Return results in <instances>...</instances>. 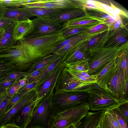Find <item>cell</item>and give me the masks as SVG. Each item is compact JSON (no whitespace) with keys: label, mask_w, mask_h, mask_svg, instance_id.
<instances>
[{"label":"cell","mask_w":128,"mask_h":128,"mask_svg":"<svg viewBox=\"0 0 128 128\" xmlns=\"http://www.w3.org/2000/svg\"><path fill=\"white\" fill-rule=\"evenodd\" d=\"M128 42L121 46L102 47L90 50L88 73L94 75L100 72L128 48L126 46Z\"/></svg>","instance_id":"cell-2"},{"label":"cell","mask_w":128,"mask_h":128,"mask_svg":"<svg viewBox=\"0 0 128 128\" xmlns=\"http://www.w3.org/2000/svg\"><path fill=\"white\" fill-rule=\"evenodd\" d=\"M68 69L72 75L78 80L87 83H96V76L95 75H90L87 72H77Z\"/></svg>","instance_id":"cell-28"},{"label":"cell","mask_w":128,"mask_h":128,"mask_svg":"<svg viewBox=\"0 0 128 128\" xmlns=\"http://www.w3.org/2000/svg\"><path fill=\"white\" fill-rule=\"evenodd\" d=\"M6 8L0 4V19L4 16Z\"/></svg>","instance_id":"cell-50"},{"label":"cell","mask_w":128,"mask_h":128,"mask_svg":"<svg viewBox=\"0 0 128 128\" xmlns=\"http://www.w3.org/2000/svg\"><path fill=\"white\" fill-rule=\"evenodd\" d=\"M32 21L30 19L27 20L15 22L13 30V36L14 41L22 40L30 30Z\"/></svg>","instance_id":"cell-20"},{"label":"cell","mask_w":128,"mask_h":128,"mask_svg":"<svg viewBox=\"0 0 128 128\" xmlns=\"http://www.w3.org/2000/svg\"><path fill=\"white\" fill-rule=\"evenodd\" d=\"M100 128H115L109 120L105 112L100 122Z\"/></svg>","instance_id":"cell-41"},{"label":"cell","mask_w":128,"mask_h":128,"mask_svg":"<svg viewBox=\"0 0 128 128\" xmlns=\"http://www.w3.org/2000/svg\"><path fill=\"white\" fill-rule=\"evenodd\" d=\"M89 110L88 103L85 102L55 111L53 116L50 127L64 128L77 124L85 116Z\"/></svg>","instance_id":"cell-3"},{"label":"cell","mask_w":128,"mask_h":128,"mask_svg":"<svg viewBox=\"0 0 128 128\" xmlns=\"http://www.w3.org/2000/svg\"><path fill=\"white\" fill-rule=\"evenodd\" d=\"M22 8L34 16H36L38 17H50L61 11L56 10L39 7H22Z\"/></svg>","instance_id":"cell-23"},{"label":"cell","mask_w":128,"mask_h":128,"mask_svg":"<svg viewBox=\"0 0 128 128\" xmlns=\"http://www.w3.org/2000/svg\"><path fill=\"white\" fill-rule=\"evenodd\" d=\"M105 110L94 112H88L80 122L81 128H97L99 127L101 120Z\"/></svg>","instance_id":"cell-17"},{"label":"cell","mask_w":128,"mask_h":128,"mask_svg":"<svg viewBox=\"0 0 128 128\" xmlns=\"http://www.w3.org/2000/svg\"><path fill=\"white\" fill-rule=\"evenodd\" d=\"M87 92L58 91L54 92L52 103L55 112L88 102Z\"/></svg>","instance_id":"cell-10"},{"label":"cell","mask_w":128,"mask_h":128,"mask_svg":"<svg viewBox=\"0 0 128 128\" xmlns=\"http://www.w3.org/2000/svg\"><path fill=\"white\" fill-rule=\"evenodd\" d=\"M107 117L115 128H122L116 119L110 114L105 111Z\"/></svg>","instance_id":"cell-44"},{"label":"cell","mask_w":128,"mask_h":128,"mask_svg":"<svg viewBox=\"0 0 128 128\" xmlns=\"http://www.w3.org/2000/svg\"><path fill=\"white\" fill-rule=\"evenodd\" d=\"M120 27L114 31L112 38L108 39L105 45V48H114L120 46L128 42V32L126 29Z\"/></svg>","instance_id":"cell-18"},{"label":"cell","mask_w":128,"mask_h":128,"mask_svg":"<svg viewBox=\"0 0 128 128\" xmlns=\"http://www.w3.org/2000/svg\"><path fill=\"white\" fill-rule=\"evenodd\" d=\"M66 38L62 31L18 42L22 45L32 66L37 61L52 54L55 48Z\"/></svg>","instance_id":"cell-1"},{"label":"cell","mask_w":128,"mask_h":128,"mask_svg":"<svg viewBox=\"0 0 128 128\" xmlns=\"http://www.w3.org/2000/svg\"><path fill=\"white\" fill-rule=\"evenodd\" d=\"M54 88L38 104L34 110L31 121L28 127L39 126L44 128H50L55 112L52 103Z\"/></svg>","instance_id":"cell-5"},{"label":"cell","mask_w":128,"mask_h":128,"mask_svg":"<svg viewBox=\"0 0 128 128\" xmlns=\"http://www.w3.org/2000/svg\"><path fill=\"white\" fill-rule=\"evenodd\" d=\"M24 77L23 78L21 79L18 80L20 88L24 86L27 83L26 78Z\"/></svg>","instance_id":"cell-49"},{"label":"cell","mask_w":128,"mask_h":128,"mask_svg":"<svg viewBox=\"0 0 128 128\" xmlns=\"http://www.w3.org/2000/svg\"><path fill=\"white\" fill-rule=\"evenodd\" d=\"M15 44L10 42L2 36L0 39V50L13 46Z\"/></svg>","instance_id":"cell-45"},{"label":"cell","mask_w":128,"mask_h":128,"mask_svg":"<svg viewBox=\"0 0 128 128\" xmlns=\"http://www.w3.org/2000/svg\"><path fill=\"white\" fill-rule=\"evenodd\" d=\"M4 94H3V95L1 96H0V101H1V100L2 99Z\"/></svg>","instance_id":"cell-57"},{"label":"cell","mask_w":128,"mask_h":128,"mask_svg":"<svg viewBox=\"0 0 128 128\" xmlns=\"http://www.w3.org/2000/svg\"><path fill=\"white\" fill-rule=\"evenodd\" d=\"M117 66L114 76L108 84L105 90L121 104L128 102V78L116 61Z\"/></svg>","instance_id":"cell-9"},{"label":"cell","mask_w":128,"mask_h":128,"mask_svg":"<svg viewBox=\"0 0 128 128\" xmlns=\"http://www.w3.org/2000/svg\"><path fill=\"white\" fill-rule=\"evenodd\" d=\"M12 20L4 17L0 19V30H3L14 23Z\"/></svg>","instance_id":"cell-42"},{"label":"cell","mask_w":128,"mask_h":128,"mask_svg":"<svg viewBox=\"0 0 128 128\" xmlns=\"http://www.w3.org/2000/svg\"><path fill=\"white\" fill-rule=\"evenodd\" d=\"M96 88L94 83L84 82L77 79L72 75L66 67L64 66L58 79L54 91L87 92Z\"/></svg>","instance_id":"cell-6"},{"label":"cell","mask_w":128,"mask_h":128,"mask_svg":"<svg viewBox=\"0 0 128 128\" xmlns=\"http://www.w3.org/2000/svg\"><path fill=\"white\" fill-rule=\"evenodd\" d=\"M26 128H44L39 126H33L27 127Z\"/></svg>","instance_id":"cell-54"},{"label":"cell","mask_w":128,"mask_h":128,"mask_svg":"<svg viewBox=\"0 0 128 128\" xmlns=\"http://www.w3.org/2000/svg\"><path fill=\"white\" fill-rule=\"evenodd\" d=\"M89 38L80 41L65 53L61 64L64 67H67L78 62L88 60L90 50H84L83 44Z\"/></svg>","instance_id":"cell-11"},{"label":"cell","mask_w":128,"mask_h":128,"mask_svg":"<svg viewBox=\"0 0 128 128\" xmlns=\"http://www.w3.org/2000/svg\"><path fill=\"white\" fill-rule=\"evenodd\" d=\"M18 42L13 46L0 50V62L13 66L14 71L25 72L32 66L22 46Z\"/></svg>","instance_id":"cell-4"},{"label":"cell","mask_w":128,"mask_h":128,"mask_svg":"<svg viewBox=\"0 0 128 128\" xmlns=\"http://www.w3.org/2000/svg\"><path fill=\"white\" fill-rule=\"evenodd\" d=\"M17 81L15 80L4 79L0 82V87L6 90L14 84Z\"/></svg>","instance_id":"cell-43"},{"label":"cell","mask_w":128,"mask_h":128,"mask_svg":"<svg viewBox=\"0 0 128 128\" xmlns=\"http://www.w3.org/2000/svg\"><path fill=\"white\" fill-rule=\"evenodd\" d=\"M88 60L78 62L66 67L72 71L88 72L89 70Z\"/></svg>","instance_id":"cell-31"},{"label":"cell","mask_w":128,"mask_h":128,"mask_svg":"<svg viewBox=\"0 0 128 128\" xmlns=\"http://www.w3.org/2000/svg\"><path fill=\"white\" fill-rule=\"evenodd\" d=\"M80 18H77L69 20L64 22L63 25L65 28L69 26H82L102 22L100 20L93 18L81 20Z\"/></svg>","instance_id":"cell-27"},{"label":"cell","mask_w":128,"mask_h":128,"mask_svg":"<svg viewBox=\"0 0 128 128\" xmlns=\"http://www.w3.org/2000/svg\"><path fill=\"white\" fill-rule=\"evenodd\" d=\"M27 74L26 72L12 71L8 72L6 74L4 79H11L18 81Z\"/></svg>","instance_id":"cell-35"},{"label":"cell","mask_w":128,"mask_h":128,"mask_svg":"<svg viewBox=\"0 0 128 128\" xmlns=\"http://www.w3.org/2000/svg\"><path fill=\"white\" fill-rule=\"evenodd\" d=\"M4 30L2 36L10 42L15 44L13 36V30L15 22Z\"/></svg>","instance_id":"cell-36"},{"label":"cell","mask_w":128,"mask_h":128,"mask_svg":"<svg viewBox=\"0 0 128 128\" xmlns=\"http://www.w3.org/2000/svg\"><path fill=\"white\" fill-rule=\"evenodd\" d=\"M38 84L39 83L37 81L27 83L24 86L20 89L18 93L22 94L27 92L36 88Z\"/></svg>","instance_id":"cell-40"},{"label":"cell","mask_w":128,"mask_h":128,"mask_svg":"<svg viewBox=\"0 0 128 128\" xmlns=\"http://www.w3.org/2000/svg\"><path fill=\"white\" fill-rule=\"evenodd\" d=\"M100 128L99 127H98V128Z\"/></svg>","instance_id":"cell-59"},{"label":"cell","mask_w":128,"mask_h":128,"mask_svg":"<svg viewBox=\"0 0 128 128\" xmlns=\"http://www.w3.org/2000/svg\"><path fill=\"white\" fill-rule=\"evenodd\" d=\"M11 98L8 97L6 92L0 102V118L3 115Z\"/></svg>","instance_id":"cell-37"},{"label":"cell","mask_w":128,"mask_h":128,"mask_svg":"<svg viewBox=\"0 0 128 128\" xmlns=\"http://www.w3.org/2000/svg\"><path fill=\"white\" fill-rule=\"evenodd\" d=\"M86 16L85 10L76 8L61 11L50 17L63 23L71 19L84 17Z\"/></svg>","instance_id":"cell-21"},{"label":"cell","mask_w":128,"mask_h":128,"mask_svg":"<svg viewBox=\"0 0 128 128\" xmlns=\"http://www.w3.org/2000/svg\"><path fill=\"white\" fill-rule=\"evenodd\" d=\"M106 111L112 114L116 119L122 128H128V120L120 112L118 106Z\"/></svg>","instance_id":"cell-29"},{"label":"cell","mask_w":128,"mask_h":128,"mask_svg":"<svg viewBox=\"0 0 128 128\" xmlns=\"http://www.w3.org/2000/svg\"><path fill=\"white\" fill-rule=\"evenodd\" d=\"M27 92L22 94L18 93L11 98L8 104L5 111L2 116L6 114L19 100Z\"/></svg>","instance_id":"cell-34"},{"label":"cell","mask_w":128,"mask_h":128,"mask_svg":"<svg viewBox=\"0 0 128 128\" xmlns=\"http://www.w3.org/2000/svg\"><path fill=\"white\" fill-rule=\"evenodd\" d=\"M95 34H90L86 32L69 36L62 41L53 50L52 53L68 43L79 42L90 38Z\"/></svg>","instance_id":"cell-26"},{"label":"cell","mask_w":128,"mask_h":128,"mask_svg":"<svg viewBox=\"0 0 128 128\" xmlns=\"http://www.w3.org/2000/svg\"><path fill=\"white\" fill-rule=\"evenodd\" d=\"M116 60L123 70L126 78H128V48L116 58Z\"/></svg>","instance_id":"cell-30"},{"label":"cell","mask_w":128,"mask_h":128,"mask_svg":"<svg viewBox=\"0 0 128 128\" xmlns=\"http://www.w3.org/2000/svg\"><path fill=\"white\" fill-rule=\"evenodd\" d=\"M36 88L30 91L24 96L5 115L0 118V125L6 124L12 118L27 104L36 97Z\"/></svg>","instance_id":"cell-14"},{"label":"cell","mask_w":128,"mask_h":128,"mask_svg":"<svg viewBox=\"0 0 128 128\" xmlns=\"http://www.w3.org/2000/svg\"><path fill=\"white\" fill-rule=\"evenodd\" d=\"M64 54L60 55L49 64L42 73L34 82H37L39 83V84L43 82L61 64Z\"/></svg>","instance_id":"cell-22"},{"label":"cell","mask_w":128,"mask_h":128,"mask_svg":"<svg viewBox=\"0 0 128 128\" xmlns=\"http://www.w3.org/2000/svg\"><path fill=\"white\" fill-rule=\"evenodd\" d=\"M98 24H97L65 28L62 31V34L64 36L67 38L76 34L86 32Z\"/></svg>","instance_id":"cell-25"},{"label":"cell","mask_w":128,"mask_h":128,"mask_svg":"<svg viewBox=\"0 0 128 128\" xmlns=\"http://www.w3.org/2000/svg\"><path fill=\"white\" fill-rule=\"evenodd\" d=\"M59 55L53 53L39 60L26 72L27 74L24 77H26L34 71L47 66Z\"/></svg>","instance_id":"cell-24"},{"label":"cell","mask_w":128,"mask_h":128,"mask_svg":"<svg viewBox=\"0 0 128 128\" xmlns=\"http://www.w3.org/2000/svg\"><path fill=\"white\" fill-rule=\"evenodd\" d=\"M40 101L36 97L27 104L19 112L16 121L21 128H26L30 124L36 106Z\"/></svg>","instance_id":"cell-15"},{"label":"cell","mask_w":128,"mask_h":128,"mask_svg":"<svg viewBox=\"0 0 128 128\" xmlns=\"http://www.w3.org/2000/svg\"><path fill=\"white\" fill-rule=\"evenodd\" d=\"M120 112L128 120V102L122 104L118 106Z\"/></svg>","instance_id":"cell-46"},{"label":"cell","mask_w":128,"mask_h":128,"mask_svg":"<svg viewBox=\"0 0 128 128\" xmlns=\"http://www.w3.org/2000/svg\"><path fill=\"white\" fill-rule=\"evenodd\" d=\"M49 128H55L53 127H50Z\"/></svg>","instance_id":"cell-58"},{"label":"cell","mask_w":128,"mask_h":128,"mask_svg":"<svg viewBox=\"0 0 128 128\" xmlns=\"http://www.w3.org/2000/svg\"><path fill=\"white\" fill-rule=\"evenodd\" d=\"M20 89L19 83L18 81L6 90V93L8 97L12 98L18 93Z\"/></svg>","instance_id":"cell-38"},{"label":"cell","mask_w":128,"mask_h":128,"mask_svg":"<svg viewBox=\"0 0 128 128\" xmlns=\"http://www.w3.org/2000/svg\"><path fill=\"white\" fill-rule=\"evenodd\" d=\"M12 67H13L9 65L0 62V70L7 69Z\"/></svg>","instance_id":"cell-51"},{"label":"cell","mask_w":128,"mask_h":128,"mask_svg":"<svg viewBox=\"0 0 128 128\" xmlns=\"http://www.w3.org/2000/svg\"><path fill=\"white\" fill-rule=\"evenodd\" d=\"M14 68L12 67L7 69L0 70V77L6 76V74L8 72L12 71H14Z\"/></svg>","instance_id":"cell-48"},{"label":"cell","mask_w":128,"mask_h":128,"mask_svg":"<svg viewBox=\"0 0 128 128\" xmlns=\"http://www.w3.org/2000/svg\"><path fill=\"white\" fill-rule=\"evenodd\" d=\"M64 66L61 64L36 88V98L41 101L52 89L55 85L60 74Z\"/></svg>","instance_id":"cell-13"},{"label":"cell","mask_w":128,"mask_h":128,"mask_svg":"<svg viewBox=\"0 0 128 128\" xmlns=\"http://www.w3.org/2000/svg\"><path fill=\"white\" fill-rule=\"evenodd\" d=\"M5 77V76L1 77H0V82L4 80Z\"/></svg>","instance_id":"cell-55"},{"label":"cell","mask_w":128,"mask_h":128,"mask_svg":"<svg viewBox=\"0 0 128 128\" xmlns=\"http://www.w3.org/2000/svg\"><path fill=\"white\" fill-rule=\"evenodd\" d=\"M6 89L0 87V96L4 94L6 92Z\"/></svg>","instance_id":"cell-53"},{"label":"cell","mask_w":128,"mask_h":128,"mask_svg":"<svg viewBox=\"0 0 128 128\" xmlns=\"http://www.w3.org/2000/svg\"><path fill=\"white\" fill-rule=\"evenodd\" d=\"M64 128H81L80 122L77 124L72 125Z\"/></svg>","instance_id":"cell-52"},{"label":"cell","mask_w":128,"mask_h":128,"mask_svg":"<svg viewBox=\"0 0 128 128\" xmlns=\"http://www.w3.org/2000/svg\"><path fill=\"white\" fill-rule=\"evenodd\" d=\"M87 92L88 95V103L90 110L93 111L106 110L123 104L106 90L99 87Z\"/></svg>","instance_id":"cell-8"},{"label":"cell","mask_w":128,"mask_h":128,"mask_svg":"<svg viewBox=\"0 0 128 128\" xmlns=\"http://www.w3.org/2000/svg\"><path fill=\"white\" fill-rule=\"evenodd\" d=\"M0 4L6 8H20L25 5V0H0Z\"/></svg>","instance_id":"cell-32"},{"label":"cell","mask_w":128,"mask_h":128,"mask_svg":"<svg viewBox=\"0 0 128 128\" xmlns=\"http://www.w3.org/2000/svg\"><path fill=\"white\" fill-rule=\"evenodd\" d=\"M33 16L22 8L7 7L6 8L4 17L16 22L26 20Z\"/></svg>","instance_id":"cell-19"},{"label":"cell","mask_w":128,"mask_h":128,"mask_svg":"<svg viewBox=\"0 0 128 128\" xmlns=\"http://www.w3.org/2000/svg\"><path fill=\"white\" fill-rule=\"evenodd\" d=\"M115 59L94 74L96 76V83L99 87L105 89L108 84L114 76L117 64Z\"/></svg>","instance_id":"cell-16"},{"label":"cell","mask_w":128,"mask_h":128,"mask_svg":"<svg viewBox=\"0 0 128 128\" xmlns=\"http://www.w3.org/2000/svg\"><path fill=\"white\" fill-rule=\"evenodd\" d=\"M0 128H21L19 125L14 122L7 123L2 126Z\"/></svg>","instance_id":"cell-47"},{"label":"cell","mask_w":128,"mask_h":128,"mask_svg":"<svg viewBox=\"0 0 128 128\" xmlns=\"http://www.w3.org/2000/svg\"><path fill=\"white\" fill-rule=\"evenodd\" d=\"M3 30H0V39L2 36V32Z\"/></svg>","instance_id":"cell-56"},{"label":"cell","mask_w":128,"mask_h":128,"mask_svg":"<svg viewBox=\"0 0 128 128\" xmlns=\"http://www.w3.org/2000/svg\"><path fill=\"white\" fill-rule=\"evenodd\" d=\"M47 66L34 71L30 74L25 77L27 80V84L34 82L42 73Z\"/></svg>","instance_id":"cell-39"},{"label":"cell","mask_w":128,"mask_h":128,"mask_svg":"<svg viewBox=\"0 0 128 128\" xmlns=\"http://www.w3.org/2000/svg\"><path fill=\"white\" fill-rule=\"evenodd\" d=\"M22 7H42L61 11L80 8L74 0H39L36 2L24 5Z\"/></svg>","instance_id":"cell-12"},{"label":"cell","mask_w":128,"mask_h":128,"mask_svg":"<svg viewBox=\"0 0 128 128\" xmlns=\"http://www.w3.org/2000/svg\"><path fill=\"white\" fill-rule=\"evenodd\" d=\"M108 25L103 22L100 23L87 31L86 32L91 34H96L109 30Z\"/></svg>","instance_id":"cell-33"},{"label":"cell","mask_w":128,"mask_h":128,"mask_svg":"<svg viewBox=\"0 0 128 128\" xmlns=\"http://www.w3.org/2000/svg\"><path fill=\"white\" fill-rule=\"evenodd\" d=\"M32 21L30 29L24 38H33L58 32L65 28L63 23L50 17H38Z\"/></svg>","instance_id":"cell-7"}]
</instances>
